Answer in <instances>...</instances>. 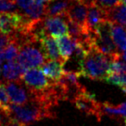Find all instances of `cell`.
<instances>
[{
  "label": "cell",
  "mask_w": 126,
  "mask_h": 126,
  "mask_svg": "<svg viewBox=\"0 0 126 126\" xmlns=\"http://www.w3.org/2000/svg\"><path fill=\"white\" fill-rule=\"evenodd\" d=\"M55 117L52 107L35 98L24 105L10 104L8 126H29L43 118H54Z\"/></svg>",
  "instance_id": "cell-1"
},
{
  "label": "cell",
  "mask_w": 126,
  "mask_h": 126,
  "mask_svg": "<svg viewBox=\"0 0 126 126\" xmlns=\"http://www.w3.org/2000/svg\"><path fill=\"white\" fill-rule=\"evenodd\" d=\"M112 58L94 48L86 52L79 63V74L91 80L104 81Z\"/></svg>",
  "instance_id": "cell-2"
},
{
  "label": "cell",
  "mask_w": 126,
  "mask_h": 126,
  "mask_svg": "<svg viewBox=\"0 0 126 126\" xmlns=\"http://www.w3.org/2000/svg\"><path fill=\"white\" fill-rule=\"evenodd\" d=\"M16 60L24 71H25L29 69L40 67L45 62L46 58L40 42L35 39H31L20 45Z\"/></svg>",
  "instance_id": "cell-3"
},
{
  "label": "cell",
  "mask_w": 126,
  "mask_h": 126,
  "mask_svg": "<svg viewBox=\"0 0 126 126\" xmlns=\"http://www.w3.org/2000/svg\"><path fill=\"white\" fill-rule=\"evenodd\" d=\"M93 48L111 57L112 59L119 58L120 52L111 37V22L104 20L99 23L93 34Z\"/></svg>",
  "instance_id": "cell-4"
},
{
  "label": "cell",
  "mask_w": 126,
  "mask_h": 126,
  "mask_svg": "<svg viewBox=\"0 0 126 126\" xmlns=\"http://www.w3.org/2000/svg\"><path fill=\"white\" fill-rule=\"evenodd\" d=\"M21 81L28 88L29 94H38L48 90L53 81H49L41 69L31 68L25 70L21 76Z\"/></svg>",
  "instance_id": "cell-5"
},
{
  "label": "cell",
  "mask_w": 126,
  "mask_h": 126,
  "mask_svg": "<svg viewBox=\"0 0 126 126\" xmlns=\"http://www.w3.org/2000/svg\"><path fill=\"white\" fill-rule=\"evenodd\" d=\"M71 101L74 103L75 107L82 112L89 116L95 117L99 121L101 119L102 113L99 103L95 100L94 95L87 92L86 89L78 94Z\"/></svg>",
  "instance_id": "cell-6"
},
{
  "label": "cell",
  "mask_w": 126,
  "mask_h": 126,
  "mask_svg": "<svg viewBox=\"0 0 126 126\" xmlns=\"http://www.w3.org/2000/svg\"><path fill=\"white\" fill-rule=\"evenodd\" d=\"M17 11L28 22H38L45 17V4L36 0H15Z\"/></svg>",
  "instance_id": "cell-7"
},
{
  "label": "cell",
  "mask_w": 126,
  "mask_h": 126,
  "mask_svg": "<svg viewBox=\"0 0 126 126\" xmlns=\"http://www.w3.org/2000/svg\"><path fill=\"white\" fill-rule=\"evenodd\" d=\"M27 21L22 14L17 11L0 12V32L13 34L23 29Z\"/></svg>",
  "instance_id": "cell-8"
},
{
  "label": "cell",
  "mask_w": 126,
  "mask_h": 126,
  "mask_svg": "<svg viewBox=\"0 0 126 126\" xmlns=\"http://www.w3.org/2000/svg\"><path fill=\"white\" fill-rule=\"evenodd\" d=\"M42 27L44 33L53 37H58L68 33L67 23V15L45 16L42 21Z\"/></svg>",
  "instance_id": "cell-9"
},
{
  "label": "cell",
  "mask_w": 126,
  "mask_h": 126,
  "mask_svg": "<svg viewBox=\"0 0 126 126\" xmlns=\"http://www.w3.org/2000/svg\"><path fill=\"white\" fill-rule=\"evenodd\" d=\"M10 101L14 105H24L30 100V94L21 80L8 81L4 83Z\"/></svg>",
  "instance_id": "cell-10"
},
{
  "label": "cell",
  "mask_w": 126,
  "mask_h": 126,
  "mask_svg": "<svg viewBox=\"0 0 126 126\" xmlns=\"http://www.w3.org/2000/svg\"><path fill=\"white\" fill-rule=\"evenodd\" d=\"M88 6L79 0H73L66 11L67 18L85 28ZM86 29V28H85Z\"/></svg>",
  "instance_id": "cell-11"
},
{
  "label": "cell",
  "mask_w": 126,
  "mask_h": 126,
  "mask_svg": "<svg viewBox=\"0 0 126 126\" xmlns=\"http://www.w3.org/2000/svg\"><path fill=\"white\" fill-rule=\"evenodd\" d=\"M104 20H106L104 9L101 8L96 3H93L87 8L85 28H86V31L94 33L97 27L99 25V23Z\"/></svg>",
  "instance_id": "cell-12"
},
{
  "label": "cell",
  "mask_w": 126,
  "mask_h": 126,
  "mask_svg": "<svg viewBox=\"0 0 126 126\" xmlns=\"http://www.w3.org/2000/svg\"><path fill=\"white\" fill-rule=\"evenodd\" d=\"M39 42H40L41 47H42V50L43 51L46 59L60 60V61L63 62L62 58L60 55L57 42L54 40V37L45 33L40 37Z\"/></svg>",
  "instance_id": "cell-13"
},
{
  "label": "cell",
  "mask_w": 126,
  "mask_h": 126,
  "mask_svg": "<svg viewBox=\"0 0 126 126\" xmlns=\"http://www.w3.org/2000/svg\"><path fill=\"white\" fill-rule=\"evenodd\" d=\"M41 70L51 81H58L63 75L64 63L60 60L46 59L45 62L41 65Z\"/></svg>",
  "instance_id": "cell-14"
},
{
  "label": "cell",
  "mask_w": 126,
  "mask_h": 126,
  "mask_svg": "<svg viewBox=\"0 0 126 126\" xmlns=\"http://www.w3.org/2000/svg\"><path fill=\"white\" fill-rule=\"evenodd\" d=\"M104 12L106 20L126 29V4L119 3L111 8L104 9Z\"/></svg>",
  "instance_id": "cell-15"
},
{
  "label": "cell",
  "mask_w": 126,
  "mask_h": 126,
  "mask_svg": "<svg viewBox=\"0 0 126 126\" xmlns=\"http://www.w3.org/2000/svg\"><path fill=\"white\" fill-rule=\"evenodd\" d=\"M55 38L60 55L65 63L72 57L74 49H75L76 42L68 33L55 37Z\"/></svg>",
  "instance_id": "cell-16"
},
{
  "label": "cell",
  "mask_w": 126,
  "mask_h": 126,
  "mask_svg": "<svg viewBox=\"0 0 126 126\" xmlns=\"http://www.w3.org/2000/svg\"><path fill=\"white\" fill-rule=\"evenodd\" d=\"M2 76L6 81H18L21 80V76L24 73V70L21 68L17 60H10L4 63L2 68Z\"/></svg>",
  "instance_id": "cell-17"
},
{
  "label": "cell",
  "mask_w": 126,
  "mask_h": 126,
  "mask_svg": "<svg viewBox=\"0 0 126 126\" xmlns=\"http://www.w3.org/2000/svg\"><path fill=\"white\" fill-rule=\"evenodd\" d=\"M101 113L107 115L111 118H118L120 117H126V101L118 106H113L110 103H99Z\"/></svg>",
  "instance_id": "cell-18"
},
{
  "label": "cell",
  "mask_w": 126,
  "mask_h": 126,
  "mask_svg": "<svg viewBox=\"0 0 126 126\" xmlns=\"http://www.w3.org/2000/svg\"><path fill=\"white\" fill-rule=\"evenodd\" d=\"M111 37L118 51L121 54L126 51V29L123 27L111 23Z\"/></svg>",
  "instance_id": "cell-19"
},
{
  "label": "cell",
  "mask_w": 126,
  "mask_h": 126,
  "mask_svg": "<svg viewBox=\"0 0 126 126\" xmlns=\"http://www.w3.org/2000/svg\"><path fill=\"white\" fill-rule=\"evenodd\" d=\"M12 35V39L9 45L4 48V50L2 51V55H3V59L6 60V61H10V60H14L17 58V56L18 54L19 47L20 45L17 42V40L15 39L13 34Z\"/></svg>",
  "instance_id": "cell-20"
},
{
  "label": "cell",
  "mask_w": 126,
  "mask_h": 126,
  "mask_svg": "<svg viewBox=\"0 0 126 126\" xmlns=\"http://www.w3.org/2000/svg\"><path fill=\"white\" fill-rule=\"evenodd\" d=\"M10 106V101L8 94H7L4 83L0 82V113L5 115V116H9Z\"/></svg>",
  "instance_id": "cell-21"
},
{
  "label": "cell",
  "mask_w": 126,
  "mask_h": 126,
  "mask_svg": "<svg viewBox=\"0 0 126 126\" xmlns=\"http://www.w3.org/2000/svg\"><path fill=\"white\" fill-rule=\"evenodd\" d=\"M126 73V61L122 59L121 57L111 60L109 67V75L111 74H124Z\"/></svg>",
  "instance_id": "cell-22"
},
{
  "label": "cell",
  "mask_w": 126,
  "mask_h": 126,
  "mask_svg": "<svg viewBox=\"0 0 126 126\" xmlns=\"http://www.w3.org/2000/svg\"><path fill=\"white\" fill-rule=\"evenodd\" d=\"M108 83L118 86L126 94V73L124 74H111L107 76L104 80Z\"/></svg>",
  "instance_id": "cell-23"
},
{
  "label": "cell",
  "mask_w": 126,
  "mask_h": 126,
  "mask_svg": "<svg viewBox=\"0 0 126 126\" xmlns=\"http://www.w3.org/2000/svg\"><path fill=\"white\" fill-rule=\"evenodd\" d=\"M121 3L120 0H94V3L103 9H108Z\"/></svg>",
  "instance_id": "cell-24"
},
{
  "label": "cell",
  "mask_w": 126,
  "mask_h": 126,
  "mask_svg": "<svg viewBox=\"0 0 126 126\" xmlns=\"http://www.w3.org/2000/svg\"><path fill=\"white\" fill-rule=\"evenodd\" d=\"M12 39L11 34H6L0 32V51H3L4 48L9 45Z\"/></svg>",
  "instance_id": "cell-25"
},
{
  "label": "cell",
  "mask_w": 126,
  "mask_h": 126,
  "mask_svg": "<svg viewBox=\"0 0 126 126\" xmlns=\"http://www.w3.org/2000/svg\"><path fill=\"white\" fill-rule=\"evenodd\" d=\"M9 125V116H5L0 113V126H8Z\"/></svg>",
  "instance_id": "cell-26"
},
{
  "label": "cell",
  "mask_w": 126,
  "mask_h": 126,
  "mask_svg": "<svg viewBox=\"0 0 126 126\" xmlns=\"http://www.w3.org/2000/svg\"><path fill=\"white\" fill-rule=\"evenodd\" d=\"M3 55H2V51H0V73H1V65H2V62H3Z\"/></svg>",
  "instance_id": "cell-27"
},
{
  "label": "cell",
  "mask_w": 126,
  "mask_h": 126,
  "mask_svg": "<svg viewBox=\"0 0 126 126\" xmlns=\"http://www.w3.org/2000/svg\"><path fill=\"white\" fill-rule=\"evenodd\" d=\"M38 3H43V4H45V3H49V1H51V0H36Z\"/></svg>",
  "instance_id": "cell-28"
},
{
  "label": "cell",
  "mask_w": 126,
  "mask_h": 126,
  "mask_svg": "<svg viewBox=\"0 0 126 126\" xmlns=\"http://www.w3.org/2000/svg\"><path fill=\"white\" fill-rule=\"evenodd\" d=\"M121 1V3H125V4H126V0H120Z\"/></svg>",
  "instance_id": "cell-29"
},
{
  "label": "cell",
  "mask_w": 126,
  "mask_h": 126,
  "mask_svg": "<svg viewBox=\"0 0 126 126\" xmlns=\"http://www.w3.org/2000/svg\"><path fill=\"white\" fill-rule=\"evenodd\" d=\"M124 124H125V126H126V117H125V120H124Z\"/></svg>",
  "instance_id": "cell-30"
}]
</instances>
